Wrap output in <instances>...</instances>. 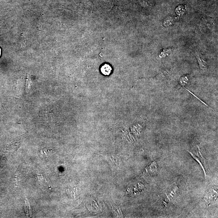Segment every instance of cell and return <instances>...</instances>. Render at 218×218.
Returning a JSON list of instances; mask_svg holds the SVG:
<instances>
[{
    "instance_id": "5",
    "label": "cell",
    "mask_w": 218,
    "mask_h": 218,
    "mask_svg": "<svg viewBox=\"0 0 218 218\" xmlns=\"http://www.w3.org/2000/svg\"><path fill=\"white\" fill-rule=\"evenodd\" d=\"M53 154V152L49 149L43 150L40 152V155L43 157H48L50 156Z\"/></svg>"
},
{
    "instance_id": "6",
    "label": "cell",
    "mask_w": 218,
    "mask_h": 218,
    "mask_svg": "<svg viewBox=\"0 0 218 218\" xmlns=\"http://www.w3.org/2000/svg\"><path fill=\"white\" fill-rule=\"evenodd\" d=\"M198 60L201 69H206V63L198 56Z\"/></svg>"
},
{
    "instance_id": "4",
    "label": "cell",
    "mask_w": 218,
    "mask_h": 218,
    "mask_svg": "<svg viewBox=\"0 0 218 218\" xmlns=\"http://www.w3.org/2000/svg\"><path fill=\"white\" fill-rule=\"evenodd\" d=\"M112 68L109 65L105 64L102 67L101 69L102 72L104 75H109L112 72Z\"/></svg>"
},
{
    "instance_id": "3",
    "label": "cell",
    "mask_w": 218,
    "mask_h": 218,
    "mask_svg": "<svg viewBox=\"0 0 218 218\" xmlns=\"http://www.w3.org/2000/svg\"><path fill=\"white\" fill-rule=\"evenodd\" d=\"M178 188L177 187H175L174 188V189L170 191L168 194L166 195V199L167 201H171L172 199L174 198L176 194H177V192L178 191Z\"/></svg>"
},
{
    "instance_id": "7",
    "label": "cell",
    "mask_w": 218,
    "mask_h": 218,
    "mask_svg": "<svg viewBox=\"0 0 218 218\" xmlns=\"http://www.w3.org/2000/svg\"><path fill=\"white\" fill-rule=\"evenodd\" d=\"M1 49L0 48V56H1Z\"/></svg>"
},
{
    "instance_id": "2",
    "label": "cell",
    "mask_w": 218,
    "mask_h": 218,
    "mask_svg": "<svg viewBox=\"0 0 218 218\" xmlns=\"http://www.w3.org/2000/svg\"><path fill=\"white\" fill-rule=\"evenodd\" d=\"M157 170V164L155 161H154L146 169L145 174L148 173L149 175L154 174L156 173Z\"/></svg>"
},
{
    "instance_id": "1",
    "label": "cell",
    "mask_w": 218,
    "mask_h": 218,
    "mask_svg": "<svg viewBox=\"0 0 218 218\" xmlns=\"http://www.w3.org/2000/svg\"><path fill=\"white\" fill-rule=\"evenodd\" d=\"M217 194L216 192L214 190H210L206 192V195L205 196V201L208 203H211L213 201L214 198H216Z\"/></svg>"
}]
</instances>
